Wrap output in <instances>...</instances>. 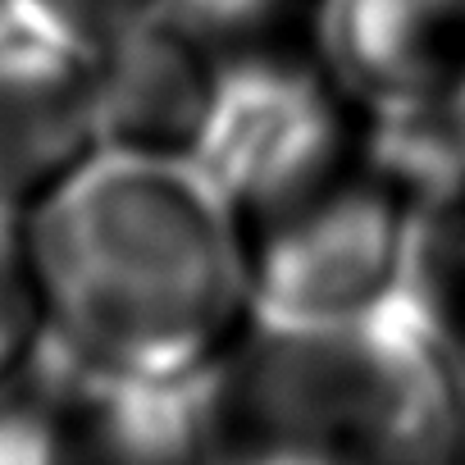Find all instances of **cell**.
Here are the masks:
<instances>
[{
  "mask_svg": "<svg viewBox=\"0 0 465 465\" xmlns=\"http://www.w3.org/2000/svg\"><path fill=\"white\" fill-rule=\"evenodd\" d=\"M0 465H10V451H5V438H0Z\"/></svg>",
  "mask_w": 465,
  "mask_h": 465,
  "instance_id": "7c38bea8",
  "label": "cell"
},
{
  "mask_svg": "<svg viewBox=\"0 0 465 465\" xmlns=\"http://www.w3.org/2000/svg\"><path fill=\"white\" fill-rule=\"evenodd\" d=\"M10 5L96 55L124 33L142 28L146 19L173 10V0H10Z\"/></svg>",
  "mask_w": 465,
  "mask_h": 465,
  "instance_id": "30bf717a",
  "label": "cell"
},
{
  "mask_svg": "<svg viewBox=\"0 0 465 465\" xmlns=\"http://www.w3.org/2000/svg\"><path fill=\"white\" fill-rule=\"evenodd\" d=\"M96 160V55L0 0V210L37 219Z\"/></svg>",
  "mask_w": 465,
  "mask_h": 465,
  "instance_id": "5b68a950",
  "label": "cell"
},
{
  "mask_svg": "<svg viewBox=\"0 0 465 465\" xmlns=\"http://www.w3.org/2000/svg\"><path fill=\"white\" fill-rule=\"evenodd\" d=\"M320 46L379 119L465 87V0H329Z\"/></svg>",
  "mask_w": 465,
  "mask_h": 465,
  "instance_id": "52a82bcc",
  "label": "cell"
},
{
  "mask_svg": "<svg viewBox=\"0 0 465 465\" xmlns=\"http://www.w3.org/2000/svg\"><path fill=\"white\" fill-rule=\"evenodd\" d=\"M10 465H219L205 388L142 383L51 356L0 411Z\"/></svg>",
  "mask_w": 465,
  "mask_h": 465,
  "instance_id": "277c9868",
  "label": "cell"
},
{
  "mask_svg": "<svg viewBox=\"0 0 465 465\" xmlns=\"http://www.w3.org/2000/svg\"><path fill=\"white\" fill-rule=\"evenodd\" d=\"M465 370L397 302L347 324L261 320L205 383L219 465H451Z\"/></svg>",
  "mask_w": 465,
  "mask_h": 465,
  "instance_id": "7a4b0ae2",
  "label": "cell"
},
{
  "mask_svg": "<svg viewBox=\"0 0 465 465\" xmlns=\"http://www.w3.org/2000/svg\"><path fill=\"white\" fill-rule=\"evenodd\" d=\"M451 465H465V397H460V420H456V442H451Z\"/></svg>",
  "mask_w": 465,
  "mask_h": 465,
  "instance_id": "8fae6325",
  "label": "cell"
},
{
  "mask_svg": "<svg viewBox=\"0 0 465 465\" xmlns=\"http://www.w3.org/2000/svg\"><path fill=\"white\" fill-rule=\"evenodd\" d=\"M401 302L465 370V178L424 196Z\"/></svg>",
  "mask_w": 465,
  "mask_h": 465,
  "instance_id": "9c48e42d",
  "label": "cell"
},
{
  "mask_svg": "<svg viewBox=\"0 0 465 465\" xmlns=\"http://www.w3.org/2000/svg\"><path fill=\"white\" fill-rule=\"evenodd\" d=\"M424 187L374 124L261 196L228 205L256 315L347 324L406 297Z\"/></svg>",
  "mask_w": 465,
  "mask_h": 465,
  "instance_id": "3957f363",
  "label": "cell"
},
{
  "mask_svg": "<svg viewBox=\"0 0 465 465\" xmlns=\"http://www.w3.org/2000/svg\"><path fill=\"white\" fill-rule=\"evenodd\" d=\"M223 87V51L178 10L96 51L105 155L196 164Z\"/></svg>",
  "mask_w": 465,
  "mask_h": 465,
  "instance_id": "8992f818",
  "label": "cell"
},
{
  "mask_svg": "<svg viewBox=\"0 0 465 465\" xmlns=\"http://www.w3.org/2000/svg\"><path fill=\"white\" fill-rule=\"evenodd\" d=\"M55 356V320L33 219L0 210V411L19 401Z\"/></svg>",
  "mask_w": 465,
  "mask_h": 465,
  "instance_id": "ba28073f",
  "label": "cell"
},
{
  "mask_svg": "<svg viewBox=\"0 0 465 465\" xmlns=\"http://www.w3.org/2000/svg\"><path fill=\"white\" fill-rule=\"evenodd\" d=\"M55 351L205 388L261 324L228 205L196 164L96 160L33 219Z\"/></svg>",
  "mask_w": 465,
  "mask_h": 465,
  "instance_id": "6da1fadb",
  "label": "cell"
}]
</instances>
